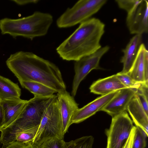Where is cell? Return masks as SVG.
I'll list each match as a JSON object with an SVG mask.
<instances>
[{
    "label": "cell",
    "instance_id": "cell-1",
    "mask_svg": "<svg viewBox=\"0 0 148 148\" xmlns=\"http://www.w3.org/2000/svg\"><path fill=\"white\" fill-rule=\"evenodd\" d=\"M6 63L19 82H39L53 89L57 93L66 90L58 67L32 52L20 51L12 54Z\"/></svg>",
    "mask_w": 148,
    "mask_h": 148
},
{
    "label": "cell",
    "instance_id": "cell-2",
    "mask_svg": "<svg viewBox=\"0 0 148 148\" xmlns=\"http://www.w3.org/2000/svg\"><path fill=\"white\" fill-rule=\"evenodd\" d=\"M105 25L99 19L90 18L78 27L56 49L59 56L66 61L78 60L100 48Z\"/></svg>",
    "mask_w": 148,
    "mask_h": 148
},
{
    "label": "cell",
    "instance_id": "cell-3",
    "mask_svg": "<svg viewBox=\"0 0 148 148\" xmlns=\"http://www.w3.org/2000/svg\"><path fill=\"white\" fill-rule=\"evenodd\" d=\"M53 21L50 14L36 11L29 16L18 19L0 20L1 33L14 38L22 36L31 40L46 35Z\"/></svg>",
    "mask_w": 148,
    "mask_h": 148
},
{
    "label": "cell",
    "instance_id": "cell-4",
    "mask_svg": "<svg viewBox=\"0 0 148 148\" xmlns=\"http://www.w3.org/2000/svg\"><path fill=\"white\" fill-rule=\"evenodd\" d=\"M62 121L56 95L47 106L32 143L36 147L51 138L64 139Z\"/></svg>",
    "mask_w": 148,
    "mask_h": 148
},
{
    "label": "cell",
    "instance_id": "cell-5",
    "mask_svg": "<svg viewBox=\"0 0 148 148\" xmlns=\"http://www.w3.org/2000/svg\"><path fill=\"white\" fill-rule=\"evenodd\" d=\"M106 0H80L68 8L58 18L60 28H66L81 23L97 12L106 3Z\"/></svg>",
    "mask_w": 148,
    "mask_h": 148
},
{
    "label": "cell",
    "instance_id": "cell-6",
    "mask_svg": "<svg viewBox=\"0 0 148 148\" xmlns=\"http://www.w3.org/2000/svg\"><path fill=\"white\" fill-rule=\"evenodd\" d=\"M54 95L45 97L34 96L27 100L18 119L10 126L22 130L39 126L45 110Z\"/></svg>",
    "mask_w": 148,
    "mask_h": 148
},
{
    "label": "cell",
    "instance_id": "cell-7",
    "mask_svg": "<svg viewBox=\"0 0 148 148\" xmlns=\"http://www.w3.org/2000/svg\"><path fill=\"white\" fill-rule=\"evenodd\" d=\"M112 117L110 128L105 130L106 148H122L134 125L126 111Z\"/></svg>",
    "mask_w": 148,
    "mask_h": 148
},
{
    "label": "cell",
    "instance_id": "cell-8",
    "mask_svg": "<svg viewBox=\"0 0 148 148\" xmlns=\"http://www.w3.org/2000/svg\"><path fill=\"white\" fill-rule=\"evenodd\" d=\"M109 48L107 45L101 47L94 53L75 61L74 66L75 75L71 92V96L73 97L76 95L81 81L92 70L99 68L101 59Z\"/></svg>",
    "mask_w": 148,
    "mask_h": 148
},
{
    "label": "cell",
    "instance_id": "cell-9",
    "mask_svg": "<svg viewBox=\"0 0 148 148\" xmlns=\"http://www.w3.org/2000/svg\"><path fill=\"white\" fill-rule=\"evenodd\" d=\"M148 2L141 0L134 9L127 14L126 23L131 34L142 35L148 31Z\"/></svg>",
    "mask_w": 148,
    "mask_h": 148
},
{
    "label": "cell",
    "instance_id": "cell-10",
    "mask_svg": "<svg viewBox=\"0 0 148 148\" xmlns=\"http://www.w3.org/2000/svg\"><path fill=\"white\" fill-rule=\"evenodd\" d=\"M119 90L101 95L83 107L79 108L72 118L71 125L82 122L101 110L117 94Z\"/></svg>",
    "mask_w": 148,
    "mask_h": 148
},
{
    "label": "cell",
    "instance_id": "cell-11",
    "mask_svg": "<svg viewBox=\"0 0 148 148\" xmlns=\"http://www.w3.org/2000/svg\"><path fill=\"white\" fill-rule=\"evenodd\" d=\"M137 90L126 88L119 90L117 94L101 110L112 117L126 111L130 102L135 95Z\"/></svg>",
    "mask_w": 148,
    "mask_h": 148
},
{
    "label": "cell",
    "instance_id": "cell-12",
    "mask_svg": "<svg viewBox=\"0 0 148 148\" xmlns=\"http://www.w3.org/2000/svg\"><path fill=\"white\" fill-rule=\"evenodd\" d=\"M56 95L65 134L71 125L72 118L75 112L79 108L78 104L74 97L66 90L58 92Z\"/></svg>",
    "mask_w": 148,
    "mask_h": 148
},
{
    "label": "cell",
    "instance_id": "cell-13",
    "mask_svg": "<svg viewBox=\"0 0 148 148\" xmlns=\"http://www.w3.org/2000/svg\"><path fill=\"white\" fill-rule=\"evenodd\" d=\"M39 126L27 130H22L10 126L1 130L0 142L3 146L15 141L32 142Z\"/></svg>",
    "mask_w": 148,
    "mask_h": 148
},
{
    "label": "cell",
    "instance_id": "cell-14",
    "mask_svg": "<svg viewBox=\"0 0 148 148\" xmlns=\"http://www.w3.org/2000/svg\"><path fill=\"white\" fill-rule=\"evenodd\" d=\"M128 74L138 82L148 83V51L143 43L140 46L135 60Z\"/></svg>",
    "mask_w": 148,
    "mask_h": 148
},
{
    "label": "cell",
    "instance_id": "cell-15",
    "mask_svg": "<svg viewBox=\"0 0 148 148\" xmlns=\"http://www.w3.org/2000/svg\"><path fill=\"white\" fill-rule=\"evenodd\" d=\"M27 100L20 98L1 100L4 115L2 129L12 125L18 119Z\"/></svg>",
    "mask_w": 148,
    "mask_h": 148
},
{
    "label": "cell",
    "instance_id": "cell-16",
    "mask_svg": "<svg viewBox=\"0 0 148 148\" xmlns=\"http://www.w3.org/2000/svg\"><path fill=\"white\" fill-rule=\"evenodd\" d=\"M142 39V35H135L122 50L123 55L121 59V62L123 64V69L121 72L122 73L128 74L130 71L143 43Z\"/></svg>",
    "mask_w": 148,
    "mask_h": 148
},
{
    "label": "cell",
    "instance_id": "cell-17",
    "mask_svg": "<svg viewBox=\"0 0 148 148\" xmlns=\"http://www.w3.org/2000/svg\"><path fill=\"white\" fill-rule=\"evenodd\" d=\"M126 88L115 74L97 80L89 89L91 92L103 95Z\"/></svg>",
    "mask_w": 148,
    "mask_h": 148
},
{
    "label": "cell",
    "instance_id": "cell-18",
    "mask_svg": "<svg viewBox=\"0 0 148 148\" xmlns=\"http://www.w3.org/2000/svg\"><path fill=\"white\" fill-rule=\"evenodd\" d=\"M136 126L148 136V116L135 95L129 104L127 109Z\"/></svg>",
    "mask_w": 148,
    "mask_h": 148
},
{
    "label": "cell",
    "instance_id": "cell-19",
    "mask_svg": "<svg viewBox=\"0 0 148 148\" xmlns=\"http://www.w3.org/2000/svg\"><path fill=\"white\" fill-rule=\"evenodd\" d=\"M21 94L17 84L0 75V99L20 98Z\"/></svg>",
    "mask_w": 148,
    "mask_h": 148
},
{
    "label": "cell",
    "instance_id": "cell-20",
    "mask_svg": "<svg viewBox=\"0 0 148 148\" xmlns=\"http://www.w3.org/2000/svg\"><path fill=\"white\" fill-rule=\"evenodd\" d=\"M22 87L28 90L34 96L49 97L53 96L57 92L53 89L42 83L33 81L19 82Z\"/></svg>",
    "mask_w": 148,
    "mask_h": 148
},
{
    "label": "cell",
    "instance_id": "cell-21",
    "mask_svg": "<svg viewBox=\"0 0 148 148\" xmlns=\"http://www.w3.org/2000/svg\"><path fill=\"white\" fill-rule=\"evenodd\" d=\"M94 138L92 136L82 137L66 142L65 148H93Z\"/></svg>",
    "mask_w": 148,
    "mask_h": 148
},
{
    "label": "cell",
    "instance_id": "cell-22",
    "mask_svg": "<svg viewBox=\"0 0 148 148\" xmlns=\"http://www.w3.org/2000/svg\"><path fill=\"white\" fill-rule=\"evenodd\" d=\"M66 142L64 139L53 138L47 139L35 147L36 148H65Z\"/></svg>",
    "mask_w": 148,
    "mask_h": 148
},
{
    "label": "cell",
    "instance_id": "cell-23",
    "mask_svg": "<svg viewBox=\"0 0 148 148\" xmlns=\"http://www.w3.org/2000/svg\"><path fill=\"white\" fill-rule=\"evenodd\" d=\"M116 75L122 84L127 88L137 90L143 84L135 81L128 74L124 73L121 72L117 73Z\"/></svg>",
    "mask_w": 148,
    "mask_h": 148
},
{
    "label": "cell",
    "instance_id": "cell-24",
    "mask_svg": "<svg viewBox=\"0 0 148 148\" xmlns=\"http://www.w3.org/2000/svg\"><path fill=\"white\" fill-rule=\"evenodd\" d=\"M147 137L142 130L137 127L132 148H145Z\"/></svg>",
    "mask_w": 148,
    "mask_h": 148
},
{
    "label": "cell",
    "instance_id": "cell-25",
    "mask_svg": "<svg viewBox=\"0 0 148 148\" xmlns=\"http://www.w3.org/2000/svg\"><path fill=\"white\" fill-rule=\"evenodd\" d=\"M141 0H116L119 7L125 10L127 14L132 12L140 2Z\"/></svg>",
    "mask_w": 148,
    "mask_h": 148
},
{
    "label": "cell",
    "instance_id": "cell-26",
    "mask_svg": "<svg viewBox=\"0 0 148 148\" xmlns=\"http://www.w3.org/2000/svg\"><path fill=\"white\" fill-rule=\"evenodd\" d=\"M1 148H36L32 142H23L15 141L6 146H3Z\"/></svg>",
    "mask_w": 148,
    "mask_h": 148
},
{
    "label": "cell",
    "instance_id": "cell-27",
    "mask_svg": "<svg viewBox=\"0 0 148 148\" xmlns=\"http://www.w3.org/2000/svg\"><path fill=\"white\" fill-rule=\"evenodd\" d=\"M140 104L144 109L146 113H148V98L140 92L137 90L135 94Z\"/></svg>",
    "mask_w": 148,
    "mask_h": 148
},
{
    "label": "cell",
    "instance_id": "cell-28",
    "mask_svg": "<svg viewBox=\"0 0 148 148\" xmlns=\"http://www.w3.org/2000/svg\"><path fill=\"white\" fill-rule=\"evenodd\" d=\"M136 129L135 126L133 127L128 139L122 148H132Z\"/></svg>",
    "mask_w": 148,
    "mask_h": 148
},
{
    "label": "cell",
    "instance_id": "cell-29",
    "mask_svg": "<svg viewBox=\"0 0 148 148\" xmlns=\"http://www.w3.org/2000/svg\"><path fill=\"white\" fill-rule=\"evenodd\" d=\"M12 1L19 5H24L30 3H36L39 0H13Z\"/></svg>",
    "mask_w": 148,
    "mask_h": 148
},
{
    "label": "cell",
    "instance_id": "cell-30",
    "mask_svg": "<svg viewBox=\"0 0 148 148\" xmlns=\"http://www.w3.org/2000/svg\"><path fill=\"white\" fill-rule=\"evenodd\" d=\"M4 120L3 112L2 107L0 101V131L2 129Z\"/></svg>",
    "mask_w": 148,
    "mask_h": 148
}]
</instances>
